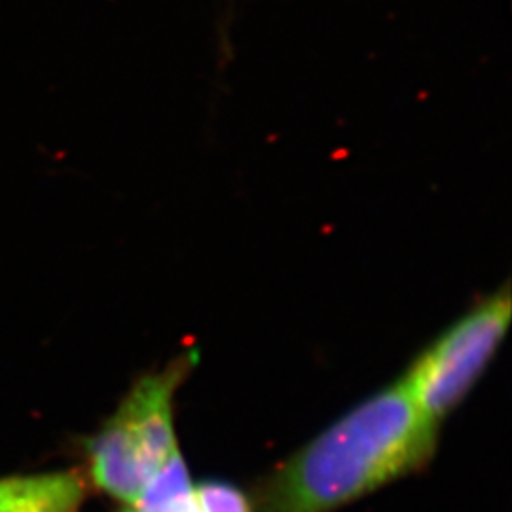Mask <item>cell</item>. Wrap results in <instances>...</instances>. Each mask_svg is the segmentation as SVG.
<instances>
[{"mask_svg": "<svg viewBox=\"0 0 512 512\" xmlns=\"http://www.w3.org/2000/svg\"><path fill=\"white\" fill-rule=\"evenodd\" d=\"M439 427L397 380L353 406L258 486L256 512H336L425 467Z\"/></svg>", "mask_w": 512, "mask_h": 512, "instance_id": "6da1fadb", "label": "cell"}, {"mask_svg": "<svg viewBox=\"0 0 512 512\" xmlns=\"http://www.w3.org/2000/svg\"><path fill=\"white\" fill-rule=\"evenodd\" d=\"M88 486L86 475L76 469L29 475L18 494L0 503V512H78Z\"/></svg>", "mask_w": 512, "mask_h": 512, "instance_id": "277c9868", "label": "cell"}, {"mask_svg": "<svg viewBox=\"0 0 512 512\" xmlns=\"http://www.w3.org/2000/svg\"><path fill=\"white\" fill-rule=\"evenodd\" d=\"M27 480H29V475L0 478V503H4L6 499L18 494L19 490L27 484Z\"/></svg>", "mask_w": 512, "mask_h": 512, "instance_id": "52a82bcc", "label": "cell"}, {"mask_svg": "<svg viewBox=\"0 0 512 512\" xmlns=\"http://www.w3.org/2000/svg\"><path fill=\"white\" fill-rule=\"evenodd\" d=\"M196 501L192 482L181 450L165 461L164 467L148 480L133 509L139 512H184Z\"/></svg>", "mask_w": 512, "mask_h": 512, "instance_id": "5b68a950", "label": "cell"}, {"mask_svg": "<svg viewBox=\"0 0 512 512\" xmlns=\"http://www.w3.org/2000/svg\"><path fill=\"white\" fill-rule=\"evenodd\" d=\"M120 512H139V511H135V509H133V507H124V509H122V511Z\"/></svg>", "mask_w": 512, "mask_h": 512, "instance_id": "9c48e42d", "label": "cell"}, {"mask_svg": "<svg viewBox=\"0 0 512 512\" xmlns=\"http://www.w3.org/2000/svg\"><path fill=\"white\" fill-rule=\"evenodd\" d=\"M198 361L188 349L171 363L141 376L114 414L86 442L88 484L133 507L148 480L179 450L175 397Z\"/></svg>", "mask_w": 512, "mask_h": 512, "instance_id": "7a4b0ae2", "label": "cell"}, {"mask_svg": "<svg viewBox=\"0 0 512 512\" xmlns=\"http://www.w3.org/2000/svg\"><path fill=\"white\" fill-rule=\"evenodd\" d=\"M184 512H198V505H196V501H194V505H192V507H188Z\"/></svg>", "mask_w": 512, "mask_h": 512, "instance_id": "ba28073f", "label": "cell"}, {"mask_svg": "<svg viewBox=\"0 0 512 512\" xmlns=\"http://www.w3.org/2000/svg\"><path fill=\"white\" fill-rule=\"evenodd\" d=\"M511 308L505 285L444 330L399 378L431 425H442L492 363L511 325Z\"/></svg>", "mask_w": 512, "mask_h": 512, "instance_id": "3957f363", "label": "cell"}, {"mask_svg": "<svg viewBox=\"0 0 512 512\" xmlns=\"http://www.w3.org/2000/svg\"><path fill=\"white\" fill-rule=\"evenodd\" d=\"M198 512H255L253 501L230 482H202L196 486Z\"/></svg>", "mask_w": 512, "mask_h": 512, "instance_id": "8992f818", "label": "cell"}]
</instances>
